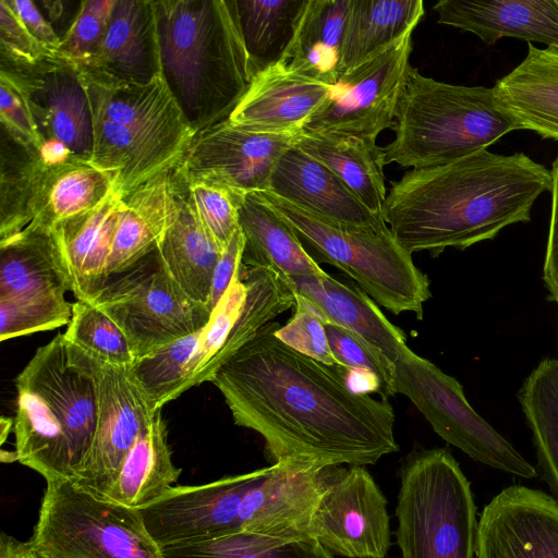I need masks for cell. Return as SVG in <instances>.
<instances>
[{
    "label": "cell",
    "mask_w": 558,
    "mask_h": 558,
    "mask_svg": "<svg viewBox=\"0 0 558 558\" xmlns=\"http://www.w3.org/2000/svg\"><path fill=\"white\" fill-rule=\"evenodd\" d=\"M308 534L331 555L386 557L391 546L387 499L364 466L340 469L316 507Z\"/></svg>",
    "instance_id": "9a60e30c"
},
{
    "label": "cell",
    "mask_w": 558,
    "mask_h": 558,
    "mask_svg": "<svg viewBox=\"0 0 558 558\" xmlns=\"http://www.w3.org/2000/svg\"><path fill=\"white\" fill-rule=\"evenodd\" d=\"M114 0H85L66 33L61 37L58 56L86 65L104 40Z\"/></svg>",
    "instance_id": "7bdbcfd3"
},
{
    "label": "cell",
    "mask_w": 558,
    "mask_h": 558,
    "mask_svg": "<svg viewBox=\"0 0 558 558\" xmlns=\"http://www.w3.org/2000/svg\"><path fill=\"white\" fill-rule=\"evenodd\" d=\"M396 517L402 558H474L476 507L446 448L411 451L400 468Z\"/></svg>",
    "instance_id": "ba28073f"
},
{
    "label": "cell",
    "mask_w": 558,
    "mask_h": 558,
    "mask_svg": "<svg viewBox=\"0 0 558 558\" xmlns=\"http://www.w3.org/2000/svg\"><path fill=\"white\" fill-rule=\"evenodd\" d=\"M90 303L123 331L135 361L203 329L211 316L175 284L157 250L111 276Z\"/></svg>",
    "instance_id": "8fae6325"
},
{
    "label": "cell",
    "mask_w": 558,
    "mask_h": 558,
    "mask_svg": "<svg viewBox=\"0 0 558 558\" xmlns=\"http://www.w3.org/2000/svg\"><path fill=\"white\" fill-rule=\"evenodd\" d=\"M556 3H557V5H558V0H556Z\"/></svg>",
    "instance_id": "f5cc1de1"
},
{
    "label": "cell",
    "mask_w": 558,
    "mask_h": 558,
    "mask_svg": "<svg viewBox=\"0 0 558 558\" xmlns=\"http://www.w3.org/2000/svg\"><path fill=\"white\" fill-rule=\"evenodd\" d=\"M23 90L38 132L63 144L73 156L90 161L93 118L82 69L59 56L32 65L1 62Z\"/></svg>",
    "instance_id": "ac0fdd59"
},
{
    "label": "cell",
    "mask_w": 558,
    "mask_h": 558,
    "mask_svg": "<svg viewBox=\"0 0 558 558\" xmlns=\"http://www.w3.org/2000/svg\"><path fill=\"white\" fill-rule=\"evenodd\" d=\"M65 340L100 364L129 367L135 362L130 343L118 325L88 301L76 300L63 333Z\"/></svg>",
    "instance_id": "ab89813d"
},
{
    "label": "cell",
    "mask_w": 558,
    "mask_h": 558,
    "mask_svg": "<svg viewBox=\"0 0 558 558\" xmlns=\"http://www.w3.org/2000/svg\"><path fill=\"white\" fill-rule=\"evenodd\" d=\"M308 246L316 262L350 276L377 304L398 315L423 318L432 296L429 279L414 264L412 253L395 239L388 226L356 228L331 222L264 191L258 193Z\"/></svg>",
    "instance_id": "52a82bcc"
},
{
    "label": "cell",
    "mask_w": 558,
    "mask_h": 558,
    "mask_svg": "<svg viewBox=\"0 0 558 558\" xmlns=\"http://www.w3.org/2000/svg\"><path fill=\"white\" fill-rule=\"evenodd\" d=\"M433 10L439 24L470 32L486 45L512 37L558 48L556 0H440Z\"/></svg>",
    "instance_id": "d4e9b609"
},
{
    "label": "cell",
    "mask_w": 558,
    "mask_h": 558,
    "mask_svg": "<svg viewBox=\"0 0 558 558\" xmlns=\"http://www.w3.org/2000/svg\"><path fill=\"white\" fill-rule=\"evenodd\" d=\"M161 75L196 135L226 120L254 74L235 0L155 1Z\"/></svg>",
    "instance_id": "277c9868"
},
{
    "label": "cell",
    "mask_w": 558,
    "mask_h": 558,
    "mask_svg": "<svg viewBox=\"0 0 558 558\" xmlns=\"http://www.w3.org/2000/svg\"><path fill=\"white\" fill-rule=\"evenodd\" d=\"M242 270L243 264L208 324L199 330L196 351L186 367L183 392L211 381L216 372L238 351L234 327L246 299Z\"/></svg>",
    "instance_id": "f35d334b"
},
{
    "label": "cell",
    "mask_w": 558,
    "mask_h": 558,
    "mask_svg": "<svg viewBox=\"0 0 558 558\" xmlns=\"http://www.w3.org/2000/svg\"><path fill=\"white\" fill-rule=\"evenodd\" d=\"M391 130L385 165L420 169L487 149L522 126L493 87L453 85L410 66Z\"/></svg>",
    "instance_id": "8992f818"
},
{
    "label": "cell",
    "mask_w": 558,
    "mask_h": 558,
    "mask_svg": "<svg viewBox=\"0 0 558 558\" xmlns=\"http://www.w3.org/2000/svg\"><path fill=\"white\" fill-rule=\"evenodd\" d=\"M181 185L196 219L223 250L239 229V207L245 194L202 181Z\"/></svg>",
    "instance_id": "60d3db41"
},
{
    "label": "cell",
    "mask_w": 558,
    "mask_h": 558,
    "mask_svg": "<svg viewBox=\"0 0 558 558\" xmlns=\"http://www.w3.org/2000/svg\"><path fill=\"white\" fill-rule=\"evenodd\" d=\"M100 363L58 333L15 378L14 451L46 483L72 480L93 444L99 412Z\"/></svg>",
    "instance_id": "3957f363"
},
{
    "label": "cell",
    "mask_w": 558,
    "mask_h": 558,
    "mask_svg": "<svg viewBox=\"0 0 558 558\" xmlns=\"http://www.w3.org/2000/svg\"><path fill=\"white\" fill-rule=\"evenodd\" d=\"M123 196L57 223L50 233L76 300L90 302L110 278L109 262Z\"/></svg>",
    "instance_id": "484cf974"
},
{
    "label": "cell",
    "mask_w": 558,
    "mask_h": 558,
    "mask_svg": "<svg viewBox=\"0 0 558 558\" xmlns=\"http://www.w3.org/2000/svg\"><path fill=\"white\" fill-rule=\"evenodd\" d=\"M29 34L52 53L58 54L61 37L29 0H8Z\"/></svg>",
    "instance_id": "681fc988"
},
{
    "label": "cell",
    "mask_w": 558,
    "mask_h": 558,
    "mask_svg": "<svg viewBox=\"0 0 558 558\" xmlns=\"http://www.w3.org/2000/svg\"><path fill=\"white\" fill-rule=\"evenodd\" d=\"M396 393L408 397L448 444L476 462L531 480L537 470L468 402L463 387L409 348L395 363Z\"/></svg>",
    "instance_id": "7c38bea8"
},
{
    "label": "cell",
    "mask_w": 558,
    "mask_h": 558,
    "mask_svg": "<svg viewBox=\"0 0 558 558\" xmlns=\"http://www.w3.org/2000/svg\"><path fill=\"white\" fill-rule=\"evenodd\" d=\"M476 558H558V500L543 490L510 485L482 510Z\"/></svg>",
    "instance_id": "ffe728a7"
},
{
    "label": "cell",
    "mask_w": 558,
    "mask_h": 558,
    "mask_svg": "<svg viewBox=\"0 0 558 558\" xmlns=\"http://www.w3.org/2000/svg\"><path fill=\"white\" fill-rule=\"evenodd\" d=\"M551 217L547 239L543 280L550 300L558 304V154L550 170Z\"/></svg>",
    "instance_id": "c3c4849f"
},
{
    "label": "cell",
    "mask_w": 558,
    "mask_h": 558,
    "mask_svg": "<svg viewBox=\"0 0 558 558\" xmlns=\"http://www.w3.org/2000/svg\"><path fill=\"white\" fill-rule=\"evenodd\" d=\"M267 471L268 466L206 484L172 486L140 509L144 524L161 548L239 533L243 500Z\"/></svg>",
    "instance_id": "e0dca14e"
},
{
    "label": "cell",
    "mask_w": 558,
    "mask_h": 558,
    "mask_svg": "<svg viewBox=\"0 0 558 558\" xmlns=\"http://www.w3.org/2000/svg\"><path fill=\"white\" fill-rule=\"evenodd\" d=\"M308 0H235L253 74L279 63Z\"/></svg>",
    "instance_id": "8d00e7d4"
},
{
    "label": "cell",
    "mask_w": 558,
    "mask_h": 558,
    "mask_svg": "<svg viewBox=\"0 0 558 558\" xmlns=\"http://www.w3.org/2000/svg\"><path fill=\"white\" fill-rule=\"evenodd\" d=\"M156 413L136 383L131 366L101 364L99 412L93 444L70 481L78 488L102 498L130 449Z\"/></svg>",
    "instance_id": "d6986e66"
},
{
    "label": "cell",
    "mask_w": 558,
    "mask_h": 558,
    "mask_svg": "<svg viewBox=\"0 0 558 558\" xmlns=\"http://www.w3.org/2000/svg\"><path fill=\"white\" fill-rule=\"evenodd\" d=\"M12 425H14V420L7 417L1 418V442H4Z\"/></svg>",
    "instance_id": "f907efd6"
},
{
    "label": "cell",
    "mask_w": 558,
    "mask_h": 558,
    "mask_svg": "<svg viewBox=\"0 0 558 558\" xmlns=\"http://www.w3.org/2000/svg\"><path fill=\"white\" fill-rule=\"evenodd\" d=\"M81 68L128 84H147L161 75L155 1L114 0L101 46Z\"/></svg>",
    "instance_id": "cb8c5ba5"
},
{
    "label": "cell",
    "mask_w": 558,
    "mask_h": 558,
    "mask_svg": "<svg viewBox=\"0 0 558 558\" xmlns=\"http://www.w3.org/2000/svg\"><path fill=\"white\" fill-rule=\"evenodd\" d=\"M270 322L214 375L236 425L258 433L276 463L375 464L399 450L388 399L353 391L347 368L304 355Z\"/></svg>",
    "instance_id": "6da1fadb"
},
{
    "label": "cell",
    "mask_w": 558,
    "mask_h": 558,
    "mask_svg": "<svg viewBox=\"0 0 558 558\" xmlns=\"http://www.w3.org/2000/svg\"><path fill=\"white\" fill-rule=\"evenodd\" d=\"M7 136L1 149L0 242L23 231H50L117 192L114 178L89 161H48Z\"/></svg>",
    "instance_id": "9c48e42d"
},
{
    "label": "cell",
    "mask_w": 558,
    "mask_h": 558,
    "mask_svg": "<svg viewBox=\"0 0 558 558\" xmlns=\"http://www.w3.org/2000/svg\"><path fill=\"white\" fill-rule=\"evenodd\" d=\"M518 399L532 433L541 475L558 500V359H545L525 378Z\"/></svg>",
    "instance_id": "d590c367"
},
{
    "label": "cell",
    "mask_w": 558,
    "mask_h": 558,
    "mask_svg": "<svg viewBox=\"0 0 558 558\" xmlns=\"http://www.w3.org/2000/svg\"><path fill=\"white\" fill-rule=\"evenodd\" d=\"M244 248V235L239 227L216 265L211 288L206 307L210 313L214 312L221 299L225 296L232 283L234 276L242 264V254Z\"/></svg>",
    "instance_id": "7dc6e473"
},
{
    "label": "cell",
    "mask_w": 558,
    "mask_h": 558,
    "mask_svg": "<svg viewBox=\"0 0 558 558\" xmlns=\"http://www.w3.org/2000/svg\"><path fill=\"white\" fill-rule=\"evenodd\" d=\"M68 274L50 231L0 242V340L68 325Z\"/></svg>",
    "instance_id": "4fadbf2b"
},
{
    "label": "cell",
    "mask_w": 558,
    "mask_h": 558,
    "mask_svg": "<svg viewBox=\"0 0 558 558\" xmlns=\"http://www.w3.org/2000/svg\"><path fill=\"white\" fill-rule=\"evenodd\" d=\"M182 186L174 172L161 173L122 198L109 262L110 277L154 252L178 217Z\"/></svg>",
    "instance_id": "4316f807"
},
{
    "label": "cell",
    "mask_w": 558,
    "mask_h": 558,
    "mask_svg": "<svg viewBox=\"0 0 558 558\" xmlns=\"http://www.w3.org/2000/svg\"><path fill=\"white\" fill-rule=\"evenodd\" d=\"M341 468L282 460L245 496L241 532L307 537L316 507Z\"/></svg>",
    "instance_id": "44dd1931"
},
{
    "label": "cell",
    "mask_w": 558,
    "mask_h": 558,
    "mask_svg": "<svg viewBox=\"0 0 558 558\" xmlns=\"http://www.w3.org/2000/svg\"><path fill=\"white\" fill-rule=\"evenodd\" d=\"M298 136L252 132L226 119L194 137L173 172L181 183L208 182L241 194L264 192L277 161Z\"/></svg>",
    "instance_id": "2e32d148"
},
{
    "label": "cell",
    "mask_w": 558,
    "mask_h": 558,
    "mask_svg": "<svg viewBox=\"0 0 558 558\" xmlns=\"http://www.w3.org/2000/svg\"><path fill=\"white\" fill-rule=\"evenodd\" d=\"M325 330L338 365L374 376L379 384L381 398L396 395V365L386 354L350 330L331 323H325Z\"/></svg>",
    "instance_id": "b9f144b4"
},
{
    "label": "cell",
    "mask_w": 558,
    "mask_h": 558,
    "mask_svg": "<svg viewBox=\"0 0 558 558\" xmlns=\"http://www.w3.org/2000/svg\"><path fill=\"white\" fill-rule=\"evenodd\" d=\"M28 542L40 558H165L138 509L95 497L70 480L47 483Z\"/></svg>",
    "instance_id": "30bf717a"
},
{
    "label": "cell",
    "mask_w": 558,
    "mask_h": 558,
    "mask_svg": "<svg viewBox=\"0 0 558 558\" xmlns=\"http://www.w3.org/2000/svg\"><path fill=\"white\" fill-rule=\"evenodd\" d=\"M165 558H333L315 538L239 532L162 547Z\"/></svg>",
    "instance_id": "74e56055"
},
{
    "label": "cell",
    "mask_w": 558,
    "mask_h": 558,
    "mask_svg": "<svg viewBox=\"0 0 558 558\" xmlns=\"http://www.w3.org/2000/svg\"><path fill=\"white\" fill-rule=\"evenodd\" d=\"M422 0H352L342 50V74L403 35L424 16Z\"/></svg>",
    "instance_id": "e575fe53"
},
{
    "label": "cell",
    "mask_w": 558,
    "mask_h": 558,
    "mask_svg": "<svg viewBox=\"0 0 558 558\" xmlns=\"http://www.w3.org/2000/svg\"><path fill=\"white\" fill-rule=\"evenodd\" d=\"M82 71L93 118L89 162L114 178L123 197L173 171L196 133L162 75L147 84H128Z\"/></svg>",
    "instance_id": "5b68a950"
},
{
    "label": "cell",
    "mask_w": 558,
    "mask_h": 558,
    "mask_svg": "<svg viewBox=\"0 0 558 558\" xmlns=\"http://www.w3.org/2000/svg\"><path fill=\"white\" fill-rule=\"evenodd\" d=\"M332 88L279 62L254 75L227 120L252 132L300 134Z\"/></svg>",
    "instance_id": "7402d4cb"
},
{
    "label": "cell",
    "mask_w": 558,
    "mask_h": 558,
    "mask_svg": "<svg viewBox=\"0 0 558 558\" xmlns=\"http://www.w3.org/2000/svg\"><path fill=\"white\" fill-rule=\"evenodd\" d=\"M326 166L375 214L383 215L387 196L384 147L351 135L301 132L295 143Z\"/></svg>",
    "instance_id": "d6a6232c"
},
{
    "label": "cell",
    "mask_w": 558,
    "mask_h": 558,
    "mask_svg": "<svg viewBox=\"0 0 558 558\" xmlns=\"http://www.w3.org/2000/svg\"><path fill=\"white\" fill-rule=\"evenodd\" d=\"M352 0H308L282 60L289 70L335 86L341 75V50Z\"/></svg>",
    "instance_id": "4dcf8cb0"
},
{
    "label": "cell",
    "mask_w": 558,
    "mask_h": 558,
    "mask_svg": "<svg viewBox=\"0 0 558 558\" xmlns=\"http://www.w3.org/2000/svg\"><path fill=\"white\" fill-rule=\"evenodd\" d=\"M412 32L345 71L302 132L337 133L376 143L392 129L407 82Z\"/></svg>",
    "instance_id": "5bb4252c"
},
{
    "label": "cell",
    "mask_w": 558,
    "mask_h": 558,
    "mask_svg": "<svg viewBox=\"0 0 558 558\" xmlns=\"http://www.w3.org/2000/svg\"><path fill=\"white\" fill-rule=\"evenodd\" d=\"M239 227L244 235V266L270 268L288 286L292 277L326 274L290 225L258 193L243 196Z\"/></svg>",
    "instance_id": "f1b7e54d"
},
{
    "label": "cell",
    "mask_w": 558,
    "mask_h": 558,
    "mask_svg": "<svg viewBox=\"0 0 558 558\" xmlns=\"http://www.w3.org/2000/svg\"><path fill=\"white\" fill-rule=\"evenodd\" d=\"M0 52L1 62L32 65L56 57L24 26L8 0H0Z\"/></svg>",
    "instance_id": "bcb514c9"
},
{
    "label": "cell",
    "mask_w": 558,
    "mask_h": 558,
    "mask_svg": "<svg viewBox=\"0 0 558 558\" xmlns=\"http://www.w3.org/2000/svg\"><path fill=\"white\" fill-rule=\"evenodd\" d=\"M550 170L523 153L477 150L457 160L407 171L392 181L383 217L410 253L433 257L496 238L531 220L537 197L551 189Z\"/></svg>",
    "instance_id": "7a4b0ae2"
},
{
    "label": "cell",
    "mask_w": 558,
    "mask_h": 558,
    "mask_svg": "<svg viewBox=\"0 0 558 558\" xmlns=\"http://www.w3.org/2000/svg\"><path fill=\"white\" fill-rule=\"evenodd\" d=\"M34 550V549H33ZM35 553V551H34ZM34 558H40L36 553H35V557Z\"/></svg>",
    "instance_id": "816d5d0a"
},
{
    "label": "cell",
    "mask_w": 558,
    "mask_h": 558,
    "mask_svg": "<svg viewBox=\"0 0 558 558\" xmlns=\"http://www.w3.org/2000/svg\"><path fill=\"white\" fill-rule=\"evenodd\" d=\"M289 287L310 301L325 323L363 338L393 363L409 348L405 333L388 320L377 303L359 287L338 281L327 272L292 277Z\"/></svg>",
    "instance_id": "83f0119b"
},
{
    "label": "cell",
    "mask_w": 558,
    "mask_h": 558,
    "mask_svg": "<svg viewBox=\"0 0 558 558\" xmlns=\"http://www.w3.org/2000/svg\"><path fill=\"white\" fill-rule=\"evenodd\" d=\"M0 120L3 132L28 150L38 151L43 138L20 85L0 69Z\"/></svg>",
    "instance_id": "f6af8a7d"
},
{
    "label": "cell",
    "mask_w": 558,
    "mask_h": 558,
    "mask_svg": "<svg viewBox=\"0 0 558 558\" xmlns=\"http://www.w3.org/2000/svg\"><path fill=\"white\" fill-rule=\"evenodd\" d=\"M294 296V315L286 325L277 328L276 337L304 355L327 365H338L329 347L323 317L305 298L296 293Z\"/></svg>",
    "instance_id": "ee69618b"
},
{
    "label": "cell",
    "mask_w": 558,
    "mask_h": 558,
    "mask_svg": "<svg viewBox=\"0 0 558 558\" xmlns=\"http://www.w3.org/2000/svg\"><path fill=\"white\" fill-rule=\"evenodd\" d=\"M269 192L331 222L356 228L380 229L387 226L326 166L296 145L277 161Z\"/></svg>",
    "instance_id": "603a6c76"
},
{
    "label": "cell",
    "mask_w": 558,
    "mask_h": 558,
    "mask_svg": "<svg viewBox=\"0 0 558 558\" xmlns=\"http://www.w3.org/2000/svg\"><path fill=\"white\" fill-rule=\"evenodd\" d=\"M493 88L522 130L558 140V48L529 44L523 61Z\"/></svg>",
    "instance_id": "f546056e"
},
{
    "label": "cell",
    "mask_w": 558,
    "mask_h": 558,
    "mask_svg": "<svg viewBox=\"0 0 558 558\" xmlns=\"http://www.w3.org/2000/svg\"><path fill=\"white\" fill-rule=\"evenodd\" d=\"M156 250L175 284L189 298L206 305L214 271L223 250L196 219L183 187L178 217Z\"/></svg>",
    "instance_id": "836d02e7"
},
{
    "label": "cell",
    "mask_w": 558,
    "mask_h": 558,
    "mask_svg": "<svg viewBox=\"0 0 558 558\" xmlns=\"http://www.w3.org/2000/svg\"><path fill=\"white\" fill-rule=\"evenodd\" d=\"M181 469L172 461L167 426L158 410L124 458L104 500L142 509L170 489Z\"/></svg>",
    "instance_id": "1f68e13d"
}]
</instances>
